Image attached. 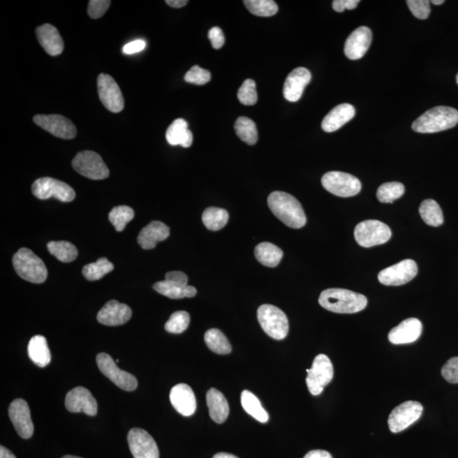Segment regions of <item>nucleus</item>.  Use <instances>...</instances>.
<instances>
[{"instance_id": "1", "label": "nucleus", "mask_w": 458, "mask_h": 458, "mask_svg": "<svg viewBox=\"0 0 458 458\" xmlns=\"http://www.w3.org/2000/svg\"><path fill=\"white\" fill-rule=\"evenodd\" d=\"M268 206L276 218L291 229H301L306 225L304 210L297 198L288 193L275 191L267 198Z\"/></svg>"}, {"instance_id": "2", "label": "nucleus", "mask_w": 458, "mask_h": 458, "mask_svg": "<svg viewBox=\"0 0 458 458\" xmlns=\"http://www.w3.org/2000/svg\"><path fill=\"white\" fill-rule=\"evenodd\" d=\"M319 304L329 312L352 314L362 311L368 300L362 294L344 289H328L321 293Z\"/></svg>"}, {"instance_id": "3", "label": "nucleus", "mask_w": 458, "mask_h": 458, "mask_svg": "<svg viewBox=\"0 0 458 458\" xmlns=\"http://www.w3.org/2000/svg\"><path fill=\"white\" fill-rule=\"evenodd\" d=\"M457 123V109L441 105L423 113L412 123V128L420 134H434L450 130Z\"/></svg>"}, {"instance_id": "4", "label": "nucleus", "mask_w": 458, "mask_h": 458, "mask_svg": "<svg viewBox=\"0 0 458 458\" xmlns=\"http://www.w3.org/2000/svg\"><path fill=\"white\" fill-rule=\"evenodd\" d=\"M15 271L21 279L33 283H42L48 276L44 263L31 249L21 248L15 254L12 259Z\"/></svg>"}, {"instance_id": "5", "label": "nucleus", "mask_w": 458, "mask_h": 458, "mask_svg": "<svg viewBox=\"0 0 458 458\" xmlns=\"http://www.w3.org/2000/svg\"><path fill=\"white\" fill-rule=\"evenodd\" d=\"M257 319L261 327L271 338L281 340L289 333V321L285 313L277 306L265 304L257 310Z\"/></svg>"}, {"instance_id": "6", "label": "nucleus", "mask_w": 458, "mask_h": 458, "mask_svg": "<svg viewBox=\"0 0 458 458\" xmlns=\"http://www.w3.org/2000/svg\"><path fill=\"white\" fill-rule=\"evenodd\" d=\"M355 241L362 247L370 248L383 245L391 240V229L385 223L378 220L363 221L354 230Z\"/></svg>"}, {"instance_id": "7", "label": "nucleus", "mask_w": 458, "mask_h": 458, "mask_svg": "<svg viewBox=\"0 0 458 458\" xmlns=\"http://www.w3.org/2000/svg\"><path fill=\"white\" fill-rule=\"evenodd\" d=\"M188 276L183 272L173 271L166 274L164 281L155 283L154 290L170 299L192 298L195 297V287L188 285Z\"/></svg>"}, {"instance_id": "8", "label": "nucleus", "mask_w": 458, "mask_h": 458, "mask_svg": "<svg viewBox=\"0 0 458 458\" xmlns=\"http://www.w3.org/2000/svg\"><path fill=\"white\" fill-rule=\"evenodd\" d=\"M306 385L312 396H319L324 391L334 377V368L326 355L320 354L314 359L311 369H306Z\"/></svg>"}, {"instance_id": "9", "label": "nucleus", "mask_w": 458, "mask_h": 458, "mask_svg": "<svg viewBox=\"0 0 458 458\" xmlns=\"http://www.w3.org/2000/svg\"><path fill=\"white\" fill-rule=\"evenodd\" d=\"M322 184L331 194L339 197H351L360 193V180L351 174L342 172H328L322 177Z\"/></svg>"}, {"instance_id": "10", "label": "nucleus", "mask_w": 458, "mask_h": 458, "mask_svg": "<svg viewBox=\"0 0 458 458\" xmlns=\"http://www.w3.org/2000/svg\"><path fill=\"white\" fill-rule=\"evenodd\" d=\"M76 172L92 180L107 179L109 171L100 155L94 151L79 152L71 162Z\"/></svg>"}, {"instance_id": "11", "label": "nucleus", "mask_w": 458, "mask_h": 458, "mask_svg": "<svg viewBox=\"0 0 458 458\" xmlns=\"http://www.w3.org/2000/svg\"><path fill=\"white\" fill-rule=\"evenodd\" d=\"M34 196L39 200L54 198L62 202H71L75 199L74 189L64 182L52 179V177H41L34 182L32 186Z\"/></svg>"}, {"instance_id": "12", "label": "nucleus", "mask_w": 458, "mask_h": 458, "mask_svg": "<svg viewBox=\"0 0 458 458\" xmlns=\"http://www.w3.org/2000/svg\"><path fill=\"white\" fill-rule=\"evenodd\" d=\"M423 411L422 404L419 401L408 400L397 406L391 412L388 420L389 430L392 433H399L407 429L421 417Z\"/></svg>"}, {"instance_id": "13", "label": "nucleus", "mask_w": 458, "mask_h": 458, "mask_svg": "<svg viewBox=\"0 0 458 458\" xmlns=\"http://www.w3.org/2000/svg\"><path fill=\"white\" fill-rule=\"evenodd\" d=\"M96 361L101 373L119 388L126 391H134L137 388V378L120 369L111 355L100 353L97 355Z\"/></svg>"}, {"instance_id": "14", "label": "nucleus", "mask_w": 458, "mask_h": 458, "mask_svg": "<svg viewBox=\"0 0 458 458\" xmlns=\"http://www.w3.org/2000/svg\"><path fill=\"white\" fill-rule=\"evenodd\" d=\"M418 265L414 260L406 259L385 268L378 274V279L382 285L399 286L410 282L418 274Z\"/></svg>"}, {"instance_id": "15", "label": "nucleus", "mask_w": 458, "mask_h": 458, "mask_svg": "<svg viewBox=\"0 0 458 458\" xmlns=\"http://www.w3.org/2000/svg\"><path fill=\"white\" fill-rule=\"evenodd\" d=\"M98 94L100 101L108 111L118 113L124 108V98L114 78L101 73L97 78Z\"/></svg>"}, {"instance_id": "16", "label": "nucleus", "mask_w": 458, "mask_h": 458, "mask_svg": "<svg viewBox=\"0 0 458 458\" xmlns=\"http://www.w3.org/2000/svg\"><path fill=\"white\" fill-rule=\"evenodd\" d=\"M127 443L134 458H159L157 442L146 430L134 428L127 434Z\"/></svg>"}, {"instance_id": "17", "label": "nucleus", "mask_w": 458, "mask_h": 458, "mask_svg": "<svg viewBox=\"0 0 458 458\" xmlns=\"http://www.w3.org/2000/svg\"><path fill=\"white\" fill-rule=\"evenodd\" d=\"M33 122L55 137L73 139L77 136V128L67 117L60 115H37Z\"/></svg>"}, {"instance_id": "18", "label": "nucleus", "mask_w": 458, "mask_h": 458, "mask_svg": "<svg viewBox=\"0 0 458 458\" xmlns=\"http://www.w3.org/2000/svg\"><path fill=\"white\" fill-rule=\"evenodd\" d=\"M9 416L15 429L21 438L29 439L33 437L34 426L31 412L26 400H14L10 405Z\"/></svg>"}, {"instance_id": "19", "label": "nucleus", "mask_w": 458, "mask_h": 458, "mask_svg": "<svg viewBox=\"0 0 458 458\" xmlns=\"http://www.w3.org/2000/svg\"><path fill=\"white\" fill-rule=\"evenodd\" d=\"M65 405L67 409L71 412H83L89 416L97 414L98 404L96 398L89 389L81 386L67 393Z\"/></svg>"}, {"instance_id": "20", "label": "nucleus", "mask_w": 458, "mask_h": 458, "mask_svg": "<svg viewBox=\"0 0 458 458\" xmlns=\"http://www.w3.org/2000/svg\"><path fill=\"white\" fill-rule=\"evenodd\" d=\"M373 34L368 26H362L352 32L344 43V52L350 60H359L369 51Z\"/></svg>"}, {"instance_id": "21", "label": "nucleus", "mask_w": 458, "mask_h": 458, "mask_svg": "<svg viewBox=\"0 0 458 458\" xmlns=\"http://www.w3.org/2000/svg\"><path fill=\"white\" fill-rule=\"evenodd\" d=\"M311 80L312 74L308 69L305 67L295 68L286 78L283 86V96L288 101H298Z\"/></svg>"}, {"instance_id": "22", "label": "nucleus", "mask_w": 458, "mask_h": 458, "mask_svg": "<svg viewBox=\"0 0 458 458\" xmlns=\"http://www.w3.org/2000/svg\"><path fill=\"white\" fill-rule=\"evenodd\" d=\"M132 317L130 306L112 300L105 304L97 315V320L107 326H119L126 324Z\"/></svg>"}, {"instance_id": "23", "label": "nucleus", "mask_w": 458, "mask_h": 458, "mask_svg": "<svg viewBox=\"0 0 458 458\" xmlns=\"http://www.w3.org/2000/svg\"><path fill=\"white\" fill-rule=\"evenodd\" d=\"M170 400L175 410L185 417H189L196 411V399L191 386L179 384L170 392Z\"/></svg>"}, {"instance_id": "24", "label": "nucleus", "mask_w": 458, "mask_h": 458, "mask_svg": "<svg viewBox=\"0 0 458 458\" xmlns=\"http://www.w3.org/2000/svg\"><path fill=\"white\" fill-rule=\"evenodd\" d=\"M423 325L418 319H408L389 333V342L394 344L414 343L421 336Z\"/></svg>"}, {"instance_id": "25", "label": "nucleus", "mask_w": 458, "mask_h": 458, "mask_svg": "<svg viewBox=\"0 0 458 458\" xmlns=\"http://www.w3.org/2000/svg\"><path fill=\"white\" fill-rule=\"evenodd\" d=\"M37 39L42 47L51 56L62 54L64 42L58 30L51 24H44L36 29Z\"/></svg>"}, {"instance_id": "26", "label": "nucleus", "mask_w": 458, "mask_h": 458, "mask_svg": "<svg viewBox=\"0 0 458 458\" xmlns=\"http://www.w3.org/2000/svg\"><path fill=\"white\" fill-rule=\"evenodd\" d=\"M170 236V229L164 222L153 221L141 230L138 236V243L143 249L156 247L158 242L166 240Z\"/></svg>"}, {"instance_id": "27", "label": "nucleus", "mask_w": 458, "mask_h": 458, "mask_svg": "<svg viewBox=\"0 0 458 458\" xmlns=\"http://www.w3.org/2000/svg\"><path fill=\"white\" fill-rule=\"evenodd\" d=\"M355 114L353 105L350 104H340L324 117L322 122V128L326 132H333L339 130L344 124L350 122Z\"/></svg>"}, {"instance_id": "28", "label": "nucleus", "mask_w": 458, "mask_h": 458, "mask_svg": "<svg viewBox=\"0 0 458 458\" xmlns=\"http://www.w3.org/2000/svg\"><path fill=\"white\" fill-rule=\"evenodd\" d=\"M206 403L211 419L217 423H224L229 417V406L223 394L211 388L206 394Z\"/></svg>"}, {"instance_id": "29", "label": "nucleus", "mask_w": 458, "mask_h": 458, "mask_svg": "<svg viewBox=\"0 0 458 458\" xmlns=\"http://www.w3.org/2000/svg\"><path fill=\"white\" fill-rule=\"evenodd\" d=\"M166 139L169 145L173 146L191 147L193 143V134L188 130L186 121L183 118L174 121L166 130Z\"/></svg>"}, {"instance_id": "30", "label": "nucleus", "mask_w": 458, "mask_h": 458, "mask_svg": "<svg viewBox=\"0 0 458 458\" xmlns=\"http://www.w3.org/2000/svg\"><path fill=\"white\" fill-rule=\"evenodd\" d=\"M28 355L34 364L44 368L51 361V351L45 337L42 335L33 336L28 344Z\"/></svg>"}, {"instance_id": "31", "label": "nucleus", "mask_w": 458, "mask_h": 458, "mask_svg": "<svg viewBox=\"0 0 458 458\" xmlns=\"http://www.w3.org/2000/svg\"><path fill=\"white\" fill-rule=\"evenodd\" d=\"M255 256L257 261L265 267H276L283 256V252L277 245L263 242L256 246Z\"/></svg>"}, {"instance_id": "32", "label": "nucleus", "mask_w": 458, "mask_h": 458, "mask_svg": "<svg viewBox=\"0 0 458 458\" xmlns=\"http://www.w3.org/2000/svg\"><path fill=\"white\" fill-rule=\"evenodd\" d=\"M241 405L244 410L260 423H266L270 416L261 404L260 400L253 393L244 391L241 393Z\"/></svg>"}, {"instance_id": "33", "label": "nucleus", "mask_w": 458, "mask_h": 458, "mask_svg": "<svg viewBox=\"0 0 458 458\" xmlns=\"http://www.w3.org/2000/svg\"><path fill=\"white\" fill-rule=\"evenodd\" d=\"M47 249L60 262L65 263L73 262L78 255L77 247L67 241L49 242Z\"/></svg>"}, {"instance_id": "34", "label": "nucleus", "mask_w": 458, "mask_h": 458, "mask_svg": "<svg viewBox=\"0 0 458 458\" xmlns=\"http://www.w3.org/2000/svg\"><path fill=\"white\" fill-rule=\"evenodd\" d=\"M229 219L228 211L218 207H208L202 215L204 225L211 231H218L224 228Z\"/></svg>"}, {"instance_id": "35", "label": "nucleus", "mask_w": 458, "mask_h": 458, "mask_svg": "<svg viewBox=\"0 0 458 458\" xmlns=\"http://www.w3.org/2000/svg\"><path fill=\"white\" fill-rule=\"evenodd\" d=\"M419 213L428 225L439 227L444 222L441 208L434 200H423L419 207Z\"/></svg>"}, {"instance_id": "36", "label": "nucleus", "mask_w": 458, "mask_h": 458, "mask_svg": "<svg viewBox=\"0 0 458 458\" xmlns=\"http://www.w3.org/2000/svg\"><path fill=\"white\" fill-rule=\"evenodd\" d=\"M205 342L211 351L220 355L229 354L232 346L227 337L218 328H211L206 332Z\"/></svg>"}, {"instance_id": "37", "label": "nucleus", "mask_w": 458, "mask_h": 458, "mask_svg": "<svg viewBox=\"0 0 458 458\" xmlns=\"http://www.w3.org/2000/svg\"><path fill=\"white\" fill-rule=\"evenodd\" d=\"M234 130H236L238 137L249 146L256 145L258 141L256 125L248 117H238L234 125Z\"/></svg>"}, {"instance_id": "38", "label": "nucleus", "mask_w": 458, "mask_h": 458, "mask_svg": "<svg viewBox=\"0 0 458 458\" xmlns=\"http://www.w3.org/2000/svg\"><path fill=\"white\" fill-rule=\"evenodd\" d=\"M113 270H114L113 264L105 257H102L96 263L83 267L82 274L89 281H96V280L103 278L109 272H112Z\"/></svg>"}, {"instance_id": "39", "label": "nucleus", "mask_w": 458, "mask_h": 458, "mask_svg": "<svg viewBox=\"0 0 458 458\" xmlns=\"http://www.w3.org/2000/svg\"><path fill=\"white\" fill-rule=\"evenodd\" d=\"M246 8L256 17H270L278 13L279 6L274 0H245Z\"/></svg>"}, {"instance_id": "40", "label": "nucleus", "mask_w": 458, "mask_h": 458, "mask_svg": "<svg viewBox=\"0 0 458 458\" xmlns=\"http://www.w3.org/2000/svg\"><path fill=\"white\" fill-rule=\"evenodd\" d=\"M405 193L404 185L399 182H389L378 188L377 198L382 203H392L400 198Z\"/></svg>"}, {"instance_id": "41", "label": "nucleus", "mask_w": 458, "mask_h": 458, "mask_svg": "<svg viewBox=\"0 0 458 458\" xmlns=\"http://www.w3.org/2000/svg\"><path fill=\"white\" fill-rule=\"evenodd\" d=\"M134 218V210L127 206H116L109 213V220L115 227L117 232H122Z\"/></svg>"}, {"instance_id": "42", "label": "nucleus", "mask_w": 458, "mask_h": 458, "mask_svg": "<svg viewBox=\"0 0 458 458\" xmlns=\"http://www.w3.org/2000/svg\"><path fill=\"white\" fill-rule=\"evenodd\" d=\"M191 323V316L187 312L179 311L172 314L165 324V329L172 334H181L184 332Z\"/></svg>"}, {"instance_id": "43", "label": "nucleus", "mask_w": 458, "mask_h": 458, "mask_svg": "<svg viewBox=\"0 0 458 458\" xmlns=\"http://www.w3.org/2000/svg\"><path fill=\"white\" fill-rule=\"evenodd\" d=\"M238 98L244 105H254L258 100L255 81L246 79L238 91Z\"/></svg>"}, {"instance_id": "44", "label": "nucleus", "mask_w": 458, "mask_h": 458, "mask_svg": "<svg viewBox=\"0 0 458 458\" xmlns=\"http://www.w3.org/2000/svg\"><path fill=\"white\" fill-rule=\"evenodd\" d=\"M211 76L209 71L203 69L199 66H194L184 76V80L195 85H205L211 81Z\"/></svg>"}, {"instance_id": "45", "label": "nucleus", "mask_w": 458, "mask_h": 458, "mask_svg": "<svg viewBox=\"0 0 458 458\" xmlns=\"http://www.w3.org/2000/svg\"><path fill=\"white\" fill-rule=\"evenodd\" d=\"M430 3L429 0H407V5L415 17L425 20L430 13Z\"/></svg>"}, {"instance_id": "46", "label": "nucleus", "mask_w": 458, "mask_h": 458, "mask_svg": "<svg viewBox=\"0 0 458 458\" xmlns=\"http://www.w3.org/2000/svg\"><path fill=\"white\" fill-rule=\"evenodd\" d=\"M109 0H91L89 3L88 14L92 19H98L104 16L111 6Z\"/></svg>"}, {"instance_id": "47", "label": "nucleus", "mask_w": 458, "mask_h": 458, "mask_svg": "<svg viewBox=\"0 0 458 458\" xmlns=\"http://www.w3.org/2000/svg\"><path fill=\"white\" fill-rule=\"evenodd\" d=\"M442 376L450 384L458 383V358H450L443 366L441 370Z\"/></svg>"}, {"instance_id": "48", "label": "nucleus", "mask_w": 458, "mask_h": 458, "mask_svg": "<svg viewBox=\"0 0 458 458\" xmlns=\"http://www.w3.org/2000/svg\"><path fill=\"white\" fill-rule=\"evenodd\" d=\"M208 37L211 42V45L215 49H221L225 43V37L222 29L218 26H214L208 33Z\"/></svg>"}, {"instance_id": "49", "label": "nucleus", "mask_w": 458, "mask_h": 458, "mask_svg": "<svg viewBox=\"0 0 458 458\" xmlns=\"http://www.w3.org/2000/svg\"><path fill=\"white\" fill-rule=\"evenodd\" d=\"M359 0H335L333 1V9L337 12H343L346 9L354 10L357 8Z\"/></svg>"}, {"instance_id": "50", "label": "nucleus", "mask_w": 458, "mask_h": 458, "mask_svg": "<svg viewBox=\"0 0 458 458\" xmlns=\"http://www.w3.org/2000/svg\"><path fill=\"white\" fill-rule=\"evenodd\" d=\"M146 47V42L141 39H138V40L132 41L131 42V43H128L127 44L125 45L123 51L124 54L132 55V54H135V53H138L143 51V49H145Z\"/></svg>"}, {"instance_id": "51", "label": "nucleus", "mask_w": 458, "mask_h": 458, "mask_svg": "<svg viewBox=\"0 0 458 458\" xmlns=\"http://www.w3.org/2000/svg\"><path fill=\"white\" fill-rule=\"evenodd\" d=\"M304 458H333L331 454L324 450H313L309 452Z\"/></svg>"}, {"instance_id": "52", "label": "nucleus", "mask_w": 458, "mask_h": 458, "mask_svg": "<svg viewBox=\"0 0 458 458\" xmlns=\"http://www.w3.org/2000/svg\"><path fill=\"white\" fill-rule=\"evenodd\" d=\"M166 3L173 8H182L187 5L188 1L187 0H166Z\"/></svg>"}, {"instance_id": "53", "label": "nucleus", "mask_w": 458, "mask_h": 458, "mask_svg": "<svg viewBox=\"0 0 458 458\" xmlns=\"http://www.w3.org/2000/svg\"><path fill=\"white\" fill-rule=\"evenodd\" d=\"M0 458H17L10 450L5 446H0Z\"/></svg>"}, {"instance_id": "54", "label": "nucleus", "mask_w": 458, "mask_h": 458, "mask_svg": "<svg viewBox=\"0 0 458 458\" xmlns=\"http://www.w3.org/2000/svg\"><path fill=\"white\" fill-rule=\"evenodd\" d=\"M213 458H238L236 456L232 455V454L220 452L215 454Z\"/></svg>"}, {"instance_id": "55", "label": "nucleus", "mask_w": 458, "mask_h": 458, "mask_svg": "<svg viewBox=\"0 0 458 458\" xmlns=\"http://www.w3.org/2000/svg\"><path fill=\"white\" fill-rule=\"evenodd\" d=\"M431 3H434L435 6H441L442 3H444V0H433Z\"/></svg>"}, {"instance_id": "56", "label": "nucleus", "mask_w": 458, "mask_h": 458, "mask_svg": "<svg viewBox=\"0 0 458 458\" xmlns=\"http://www.w3.org/2000/svg\"><path fill=\"white\" fill-rule=\"evenodd\" d=\"M62 458H82V457L71 456V455H67V456H64Z\"/></svg>"}, {"instance_id": "57", "label": "nucleus", "mask_w": 458, "mask_h": 458, "mask_svg": "<svg viewBox=\"0 0 458 458\" xmlns=\"http://www.w3.org/2000/svg\"><path fill=\"white\" fill-rule=\"evenodd\" d=\"M456 80H457V83L458 85V73L457 74Z\"/></svg>"}]
</instances>
